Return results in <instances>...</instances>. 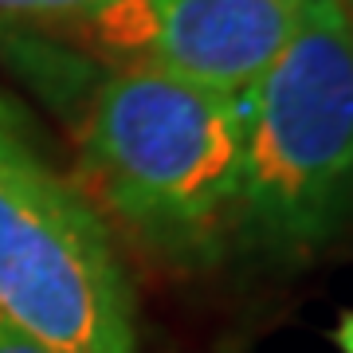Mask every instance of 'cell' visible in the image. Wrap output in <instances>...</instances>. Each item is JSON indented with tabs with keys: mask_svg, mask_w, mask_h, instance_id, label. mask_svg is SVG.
Instances as JSON below:
<instances>
[{
	"mask_svg": "<svg viewBox=\"0 0 353 353\" xmlns=\"http://www.w3.org/2000/svg\"><path fill=\"white\" fill-rule=\"evenodd\" d=\"M248 94L161 71H118L90 102L83 165L99 196L176 259L216 255L236 220Z\"/></svg>",
	"mask_w": 353,
	"mask_h": 353,
	"instance_id": "1",
	"label": "cell"
},
{
	"mask_svg": "<svg viewBox=\"0 0 353 353\" xmlns=\"http://www.w3.org/2000/svg\"><path fill=\"white\" fill-rule=\"evenodd\" d=\"M353 208V16L306 0L294 36L248 90L236 196L243 240L275 255L326 243Z\"/></svg>",
	"mask_w": 353,
	"mask_h": 353,
	"instance_id": "2",
	"label": "cell"
},
{
	"mask_svg": "<svg viewBox=\"0 0 353 353\" xmlns=\"http://www.w3.org/2000/svg\"><path fill=\"white\" fill-rule=\"evenodd\" d=\"M0 314L55 353H134L106 228L43 165H0Z\"/></svg>",
	"mask_w": 353,
	"mask_h": 353,
	"instance_id": "3",
	"label": "cell"
},
{
	"mask_svg": "<svg viewBox=\"0 0 353 353\" xmlns=\"http://www.w3.org/2000/svg\"><path fill=\"white\" fill-rule=\"evenodd\" d=\"M306 0H110L75 32L126 71L248 94L299 28Z\"/></svg>",
	"mask_w": 353,
	"mask_h": 353,
	"instance_id": "4",
	"label": "cell"
},
{
	"mask_svg": "<svg viewBox=\"0 0 353 353\" xmlns=\"http://www.w3.org/2000/svg\"><path fill=\"white\" fill-rule=\"evenodd\" d=\"M110 0H0V20H63L75 24Z\"/></svg>",
	"mask_w": 353,
	"mask_h": 353,
	"instance_id": "5",
	"label": "cell"
},
{
	"mask_svg": "<svg viewBox=\"0 0 353 353\" xmlns=\"http://www.w3.org/2000/svg\"><path fill=\"white\" fill-rule=\"evenodd\" d=\"M0 165H20V169L39 165L36 150L24 138V118L4 94H0Z\"/></svg>",
	"mask_w": 353,
	"mask_h": 353,
	"instance_id": "6",
	"label": "cell"
},
{
	"mask_svg": "<svg viewBox=\"0 0 353 353\" xmlns=\"http://www.w3.org/2000/svg\"><path fill=\"white\" fill-rule=\"evenodd\" d=\"M0 353H55V350H48L43 341H36L32 334H24L20 326H12L0 314Z\"/></svg>",
	"mask_w": 353,
	"mask_h": 353,
	"instance_id": "7",
	"label": "cell"
},
{
	"mask_svg": "<svg viewBox=\"0 0 353 353\" xmlns=\"http://www.w3.org/2000/svg\"><path fill=\"white\" fill-rule=\"evenodd\" d=\"M334 338H338L341 353H353V310L338 322V334H334Z\"/></svg>",
	"mask_w": 353,
	"mask_h": 353,
	"instance_id": "8",
	"label": "cell"
},
{
	"mask_svg": "<svg viewBox=\"0 0 353 353\" xmlns=\"http://www.w3.org/2000/svg\"><path fill=\"white\" fill-rule=\"evenodd\" d=\"M350 4H353V0H350Z\"/></svg>",
	"mask_w": 353,
	"mask_h": 353,
	"instance_id": "9",
	"label": "cell"
}]
</instances>
